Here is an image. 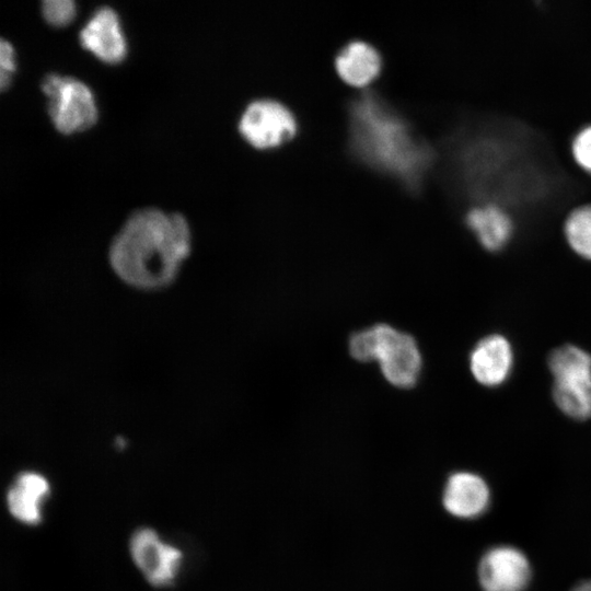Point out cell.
Returning <instances> with one entry per match:
<instances>
[{"mask_svg": "<svg viewBox=\"0 0 591 591\" xmlns=\"http://www.w3.org/2000/svg\"><path fill=\"white\" fill-rule=\"evenodd\" d=\"M192 251L186 219L157 208L131 213L114 236L108 263L119 280L141 291L165 289Z\"/></svg>", "mask_w": 591, "mask_h": 591, "instance_id": "obj_1", "label": "cell"}, {"mask_svg": "<svg viewBox=\"0 0 591 591\" xmlns=\"http://www.w3.org/2000/svg\"><path fill=\"white\" fill-rule=\"evenodd\" d=\"M571 153L576 163L591 173V125L582 128L571 142Z\"/></svg>", "mask_w": 591, "mask_h": 591, "instance_id": "obj_17", "label": "cell"}, {"mask_svg": "<svg viewBox=\"0 0 591 591\" xmlns=\"http://www.w3.org/2000/svg\"><path fill=\"white\" fill-rule=\"evenodd\" d=\"M130 555L146 580L155 588L172 586L179 572L183 553L166 543L153 529L141 528L131 535Z\"/></svg>", "mask_w": 591, "mask_h": 591, "instance_id": "obj_6", "label": "cell"}, {"mask_svg": "<svg viewBox=\"0 0 591 591\" xmlns=\"http://www.w3.org/2000/svg\"><path fill=\"white\" fill-rule=\"evenodd\" d=\"M489 502V487L479 475L461 471L448 477L442 491V505L449 514L474 519L488 509Z\"/></svg>", "mask_w": 591, "mask_h": 591, "instance_id": "obj_10", "label": "cell"}, {"mask_svg": "<svg viewBox=\"0 0 591 591\" xmlns=\"http://www.w3.org/2000/svg\"><path fill=\"white\" fill-rule=\"evenodd\" d=\"M571 591H591V579L579 582Z\"/></svg>", "mask_w": 591, "mask_h": 591, "instance_id": "obj_19", "label": "cell"}, {"mask_svg": "<svg viewBox=\"0 0 591 591\" xmlns=\"http://www.w3.org/2000/svg\"><path fill=\"white\" fill-rule=\"evenodd\" d=\"M42 90L48 97L51 120L60 132L81 131L95 123L94 96L82 81L49 73L43 79Z\"/></svg>", "mask_w": 591, "mask_h": 591, "instance_id": "obj_5", "label": "cell"}, {"mask_svg": "<svg viewBox=\"0 0 591 591\" xmlns=\"http://www.w3.org/2000/svg\"><path fill=\"white\" fill-rule=\"evenodd\" d=\"M0 86L5 89L10 83L15 65L12 45L3 38L0 42Z\"/></svg>", "mask_w": 591, "mask_h": 591, "instance_id": "obj_18", "label": "cell"}, {"mask_svg": "<svg viewBox=\"0 0 591 591\" xmlns=\"http://www.w3.org/2000/svg\"><path fill=\"white\" fill-rule=\"evenodd\" d=\"M49 480L40 473H19L7 493V505L11 515L27 525H37L43 520V509L50 496Z\"/></svg>", "mask_w": 591, "mask_h": 591, "instance_id": "obj_12", "label": "cell"}, {"mask_svg": "<svg viewBox=\"0 0 591 591\" xmlns=\"http://www.w3.org/2000/svg\"><path fill=\"white\" fill-rule=\"evenodd\" d=\"M45 20L55 26L70 23L76 15V4L71 0H45L42 3Z\"/></svg>", "mask_w": 591, "mask_h": 591, "instance_id": "obj_16", "label": "cell"}, {"mask_svg": "<svg viewBox=\"0 0 591 591\" xmlns=\"http://www.w3.org/2000/svg\"><path fill=\"white\" fill-rule=\"evenodd\" d=\"M564 235L577 255L591 260V204L578 206L568 213Z\"/></svg>", "mask_w": 591, "mask_h": 591, "instance_id": "obj_15", "label": "cell"}, {"mask_svg": "<svg viewBox=\"0 0 591 591\" xmlns=\"http://www.w3.org/2000/svg\"><path fill=\"white\" fill-rule=\"evenodd\" d=\"M351 148L356 154L409 188L419 185L431 154L409 124L374 93H363L349 109Z\"/></svg>", "mask_w": 591, "mask_h": 591, "instance_id": "obj_2", "label": "cell"}, {"mask_svg": "<svg viewBox=\"0 0 591 591\" xmlns=\"http://www.w3.org/2000/svg\"><path fill=\"white\" fill-rule=\"evenodd\" d=\"M477 578L484 591H524L531 580V566L520 549L495 546L482 556Z\"/></svg>", "mask_w": 591, "mask_h": 591, "instance_id": "obj_8", "label": "cell"}, {"mask_svg": "<svg viewBox=\"0 0 591 591\" xmlns=\"http://www.w3.org/2000/svg\"><path fill=\"white\" fill-rule=\"evenodd\" d=\"M335 66L340 78L354 86L369 84L380 72L379 53L363 42H351L337 55Z\"/></svg>", "mask_w": 591, "mask_h": 591, "instance_id": "obj_14", "label": "cell"}, {"mask_svg": "<svg viewBox=\"0 0 591 591\" xmlns=\"http://www.w3.org/2000/svg\"><path fill=\"white\" fill-rule=\"evenodd\" d=\"M553 376L552 397L567 417L583 421L591 418V355L572 344L553 349L547 357Z\"/></svg>", "mask_w": 591, "mask_h": 591, "instance_id": "obj_4", "label": "cell"}, {"mask_svg": "<svg viewBox=\"0 0 591 591\" xmlns=\"http://www.w3.org/2000/svg\"><path fill=\"white\" fill-rule=\"evenodd\" d=\"M239 129L252 146L267 149L289 140L297 131V123L292 113L281 103L258 100L245 108Z\"/></svg>", "mask_w": 591, "mask_h": 591, "instance_id": "obj_7", "label": "cell"}, {"mask_svg": "<svg viewBox=\"0 0 591 591\" xmlns=\"http://www.w3.org/2000/svg\"><path fill=\"white\" fill-rule=\"evenodd\" d=\"M513 368V350L508 338L493 333L479 339L470 355V370L482 385L503 384Z\"/></svg>", "mask_w": 591, "mask_h": 591, "instance_id": "obj_9", "label": "cell"}, {"mask_svg": "<svg viewBox=\"0 0 591 591\" xmlns=\"http://www.w3.org/2000/svg\"><path fill=\"white\" fill-rule=\"evenodd\" d=\"M81 45L105 62L120 61L126 54V42L116 12L109 7L99 8L80 31Z\"/></svg>", "mask_w": 591, "mask_h": 591, "instance_id": "obj_11", "label": "cell"}, {"mask_svg": "<svg viewBox=\"0 0 591 591\" xmlns=\"http://www.w3.org/2000/svg\"><path fill=\"white\" fill-rule=\"evenodd\" d=\"M349 350L359 361H378L383 376L394 386L412 387L419 378L421 355L416 340L387 324L354 334Z\"/></svg>", "mask_w": 591, "mask_h": 591, "instance_id": "obj_3", "label": "cell"}, {"mask_svg": "<svg viewBox=\"0 0 591 591\" xmlns=\"http://www.w3.org/2000/svg\"><path fill=\"white\" fill-rule=\"evenodd\" d=\"M466 227L488 252L505 248L513 235V221L509 213L496 204L472 207L465 216Z\"/></svg>", "mask_w": 591, "mask_h": 591, "instance_id": "obj_13", "label": "cell"}]
</instances>
